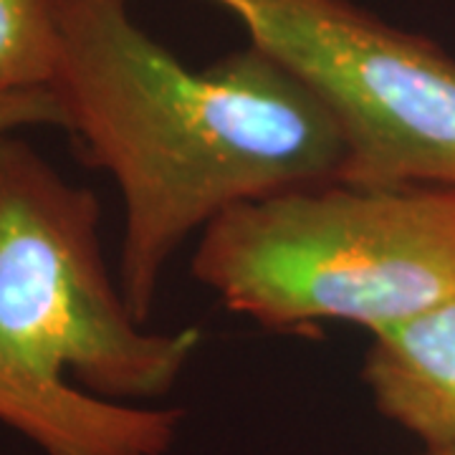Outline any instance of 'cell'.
<instances>
[{"label": "cell", "instance_id": "6da1fadb", "mask_svg": "<svg viewBox=\"0 0 455 455\" xmlns=\"http://www.w3.org/2000/svg\"><path fill=\"white\" fill-rule=\"evenodd\" d=\"M130 0H51L49 92L79 157L122 197L116 281L147 324L182 243L228 211L339 180L344 142L324 104L248 44L190 68L142 31Z\"/></svg>", "mask_w": 455, "mask_h": 455}, {"label": "cell", "instance_id": "52a82bcc", "mask_svg": "<svg viewBox=\"0 0 455 455\" xmlns=\"http://www.w3.org/2000/svg\"><path fill=\"white\" fill-rule=\"evenodd\" d=\"M33 127H59L61 112L49 89L33 92H0V137Z\"/></svg>", "mask_w": 455, "mask_h": 455}, {"label": "cell", "instance_id": "7a4b0ae2", "mask_svg": "<svg viewBox=\"0 0 455 455\" xmlns=\"http://www.w3.org/2000/svg\"><path fill=\"white\" fill-rule=\"evenodd\" d=\"M97 196L0 137V425L41 455H167L197 329L134 319L99 238Z\"/></svg>", "mask_w": 455, "mask_h": 455}, {"label": "cell", "instance_id": "8992f818", "mask_svg": "<svg viewBox=\"0 0 455 455\" xmlns=\"http://www.w3.org/2000/svg\"><path fill=\"white\" fill-rule=\"evenodd\" d=\"M56 46L51 0H0V92L49 89Z\"/></svg>", "mask_w": 455, "mask_h": 455}, {"label": "cell", "instance_id": "277c9868", "mask_svg": "<svg viewBox=\"0 0 455 455\" xmlns=\"http://www.w3.org/2000/svg\"><path fill=\"white\" fill-rule=\"evenodd\" d=\"M324 104L341 182L455 188V59L352 0H212Z\"/></svg>", "mask_w": 455, "mask_h": 455}, {"label": "cell", "instance_id": "5b68a950", "mask_svg": "<svg viewBox=\"0 0 455 455\" xmlns=\"http://www.w3.org/2000/svg\"><path fill=\"white\" fill-rule=\"evenodd\" d=\"M370 337L362 379L377 412L423 451L455 445V296Z\"/></svg>", "mask_w": 455, "mask_h": 455}, {"label": "cell", "instance_id": "3957f363", "mask_svg": "<svg viewBox=\"0 0 455 455\" xmlns=\"http://www.w3.org/2000/svg\"><path fill=\"white\" fill-rule=\"evenodd\" d=\"M193 274L263 329L374 334L455 296V188L329 180L260 197L200 233Z\"/></svg>", "mask_w": 455, "mask_h": 455}, {"label": "cell", "instance_id": "ba28073f", "mask_svg": "<svg viewBox=\"0 0 455 455\" xmlns=\"http://www.w3.org/2000/svg\"><path fill=\"white\" fill-rule=\"evenodd\" d=\"M415 455H455V445H448V448H435V451H420Z\"/></svg>", "mask_w": 455, "mask_h": 455}]
</instances>
